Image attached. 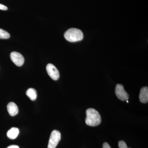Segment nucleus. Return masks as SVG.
Returning a JSON list of instances; mask_svg holds the SVG:
<instances>
[{"label":"nucleus","mask_w":148,"mask_h":148,"mask_svg":"<svg viewBox=\"0 0 148 148\" xmlns=\"http://www.w3.org/2000/svg\"><path fill=\"white\" fill-rule=\"evenodd\" d=\"M86 123L90 126H98L101 124V118L100 114L95 109L89 108L86 111Z\"/></svg>","instance_id":"1"},{"label":"nucleus","mask_w":148,"mask_h":148,"mask_svg":"<svg viewBox=\"0 0 148 148\" xmlns=\"http://www.w3.org/2000/svg\"><path fill=\"white\" fill-rule=\"evenodd\" d=\"M64 37L70 42H76L83 39V33L80 29L71 28L67 30L64 35Z\"/></svg>","instance_id":"2"},{"label":"nucleus","mask_w":148,"mask_h":148,"mask_svg":"<svg viewBox=\"0 0 148 148\" xmlns=\"http://www.w3.org/2000/svg\"><path fill=\"white\" fill-rule=\"evenodd\" d=\"M61 139V134L57 130H54L51 132L49 141L48 148H56Z\"/></svg>","instance_id":"3"},{"label":"nucleus","mask_w":148,"mask_h":148,"mask_svg":"<svg viewBox=\"0 0 148 148\" xmlns=\"http://www.w3.org/2000/svg\"><path fill=\"white\" fill-rule=\"evenodd\" d=\"M115 94L117 98L122 101H127L129 98V95L125 90L123 86L121 84L116 85Z\"/></svg>","instance_id":"4"},{"label":"nucleus","mask_w":148,"mask_h":148,"mask_svg":"<svg viewBox=\"0 0 148 148\" xmlns=\"http://www.w3.org/2000/svg\"><path fill=\"white\" fill-rule=\"evenodd\" d=\"M47 71L49 75L54 80H57L60 77L59 71L52 64H48L46 66Z\"/></svg>","instance_id":"5"},{"label":"nucleus","mask_w":148,"mask_h":148,"mask_svg":"<svg viewBox=\"0 0 148 148\" xmlns=\"http://www.w3.org/2000/svg\"><path fill=\"white\" fill-rule=\"evenodd\" d=\"M11 60L16 66H21L24 62V56L21 53L16 51H13L10 53Z\"/></svg>","instance_id":"6"},{"label":"nucleus","mask_w":148,"mask_h":148,"mask_svg":"<svg viewBox=\"0 0 148 148\" xmlns=\"http://www.w3.org/2000/svg\"><path fill=\"white\" fill-rule=\"evenodd\" d=\"M139 99L140 102L143 103H148V88L145 86L141 88L140 90Z\"/></svg>","instance_id":"7"},{"label":"nucleus","mask_w":148,"mask_h":148,"mask_svg":"<svg viewBox=\"0 0 148 148\" xmlns=\"http://www.w3.org/2000/svg\"><path fill=\"white\" fill-rule=\"evenodd\" d=\"M7 110L11 116H14L18 113V107L13 102H10L8 103L7 106Z\"/></svg>","instance_id":"8"},{"label":"nucleus","mask_w":148,"mask_h":148,"mask_svg":"<svg viewBox=\"0 0 148 148\" xmlns=\"http://www.w3.org/2000/svg\"><path fill=\"white\" fill-rule=\"evenodd\" d=\"M19 134V130L16 127H12L8 132V137L11 140H14L17 138Z\"/></svg>","instance_id":"9"},{"label":"nucleus","mask_w":148,"mask_h":148,"mask_svg":"<svg viewBox=\"0 0 148 148\" xmlns=\"http://www.w3.org/2000/svg\"><path fill=\"white\" fill-rule=\"evenodd\" d=\"M26 94L29 98L32 101H35L36 99L37 93L36 90L33 88L28 89L26 92Z\"/></svg>","instance_id":"10"},{"label":"nucleus","mask_w":148,"mask_h":148,"mask_svg":"<svg viewBox=\"0 0 148 148\" xmlns=\"http://www.w3.org/2000/svg\"><path fill=\"white\" fill-rule=\"evenodd\" d=\"M10 37V35L8 32L2 29H0V39H7L9 38Z\"/></svg>","instance_id":"11"},{"label":"nucleus","mask_w":148,"mask_h":148,"mask_svg":"<svg viewBox=\"0 0 148 148\" xmlns=\"http://www.w3.org/2000/svg\"><path fill=\"white\" fill-rule=\"evenodd\" d=\"M119 148H128L126 143L123 141H119Z\"/></svg>","instance_id":"12"},{"label":"nucleus","mask_w":148,"mask_h":148,"mask_svg":"<svg viewBox=\"0 0 148 148\" xmlns=\"http://www.w3.org/2000/svg\"><path fill=\"white\" fill-rule=\"evenodd\" d=\"M0 10H8L7 7L0 3Z\"/></svg>","instance_id":"13"},{"label":"nucleus","mask_w":148,"mask_h":148,"mask_svg":"<svg viewBox=\"0 0 148 148\" xmlns=\"http://www.w3.org/2000/svg\"><path fill=\"white\" fill-rule=\"evenodd\" d=\"M103 148H111L110 146L107 143H104L103 144Z\"/></svg>","instance_id":"14"},{"label":"nucleus","mask_w":148,"mask_h":148,"mask_svg":"<svg viewBox=\"0 0 148 148\" xmlns=\"http://www.w3.org/2000/svg\"><path fill=\"white\" fill-rule=\"evenodd\" d=\"M7 148H19V147L17 145H11L9 146Z\"/></svg>","instance_id":"15"},{"label":"nucleus","mask_w":148,"mask_h":148,"mask_svg":"<svg viewBox=\"0 0 148 148\" xmlns=\"http://www.w3.org/2000/svg\"><path fill=\"white\" fill-rule=\"evenodd\" d=\"M127 103H128V101L127 100Z\"/></svg>","instance_id":"16"}]
</instances>
